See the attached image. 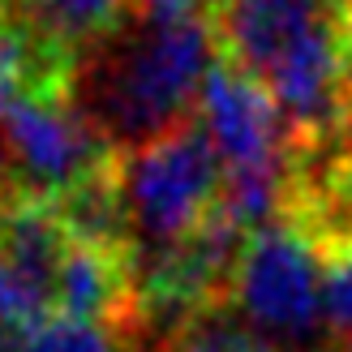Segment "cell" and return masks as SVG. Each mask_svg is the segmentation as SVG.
<instances>
[{
    "label": "cell",
    "mask_w": 352,
    "mask_h": 352,
    "mask_svg": "<svg viewBox=\"0 0 352 352\" xmlns=\"http://www.w3.org/2000/svg\"><path fill=\"white\" fill-rule=\"evenodd\" d=\"M215 69V30L193 13L138 5L82 47L65 99L112 155H129L193 120L202 82Z\"/></svg>",
    "instance_id": "obj_1"
},
{
    "label": "cell",
    "mask_w": 352,
    "mask_h": 352,
    "mask_svg": "<svg viewBox=\"0 0 352 352\" xmlns=\"http://www.w3.org/2000/svg\"><path fill=\"white\" fill-rule=\"evenodd\" d=\"M116 189L129 223V258L164 254L210 219L223 168L198 120L129 155H116Z\"/></svg>",
    "instance_id": "obj_2"
},
{
    "label": "cell",
    "mask_w": 352,
    "mask_h": 352,
    "mask_svg": "<svg viewBox=\"0 0 352 352\" xmlns=\"http://www.w3.org/2000/svg\"><path fill=\"white\" fill-rule=\"evenodd\" d=\"M228 301L275 348H305L322 331V250L305 223L275 219L245 236Z\"/></svg>",
    "instance_id": "obj_3"
},
{
    "label": "cell",
    "mask_w": 352,
    "mask_h": 352,
    "mask_svg": "<svg viewBox=\"0 0 352 352\" xmlns=\"http://www.w3.org/2000/svg\"><path fill=\"white\" fill-rule=\"evenodd\" d=\"M0 181L56 202L112 160V151L69 108L65 91H26L0 125Z\"/></svg>",
    "instance_id": "obj_4"
},
{
    "label": "cell",
    "mask_w": 352,
    "mask_h": 352,
    "mask_svg": "<svg viewBox=\"0 0 352 352\" xmlns=\"http://www.w3.org/2000/svg\"><path fill=\"white\" fill-rule=\"evenodd\" d=\"M198 129L228 172L288 168V125L267 86L232 65H215L198 95Z\"/></svg>",
    "instance_id": "obj_5"
},
{
    "label": "cell",
    "mask_w": 352,
    "mask_h": 352,
    "mask_svg": "<svg viewBox=\"0 0 352 352\" xmlns=\"http://www.w3.org/2000/svg\"><path fill=\"white\" fill-rule=\"evenodd\" d=\"M52 305H56V314H69V318L133 331L138 327V296H133L129 254L99 250V245L69 236L56 279H52Z\"/></svg>",
    "instance_id": "obj_6"
},
{
    "label": "cell",
    "mask_w": 352,
    "mask_h": 352,
    "mask_svg": "<svg viewBox=\"0 0 352 352\" xmlns=\"http://www.w3.org/2000/svg\"><path fill=\"white\" fill-rule=\"evenodd\" d=\"M138 0H13L5 9L47 56L74 65L82 47L108 34Z\"/></svg>",
    "instance_id": "obj_7"
},
{
    "label": "cell",
    "mask_w": 352,
    "mask_h": 352,
    "mask_svg": "<svg viewBox=\"0 0 352 352\" xmlns=\"http://www.w3.org/2000/svg\"><path fill=\"white\" fill-rule=\"evenodd\" d=\"M168 352H279L241 318L232 305H210L176 331Z\"/></svg>",
    "instance_id": "obj_8"
},
{
    "label": "cell",
    "mask_w": 352,
    "mask_h": 352,
    "mask_svg": "<svg viewBox=\"0 0 352 352\" xmlns=\"http://www.w3.org/2000/svg\"><path fill=\"white\" fill-rule=\"evenodd\" d=\"M120 336L125 331H116V327L52 314V318L34 322L22 336V352H125Z\"/></svg>",
    "instance_id": "obj_9"
},
{
    "label": "cell",
    "mask_w": 352,
    "mask_h": 352,
    "mask_svg": "<svg viewBox=\"0 0 352 352\" xmlns=\"http://www.w3.org/2000/svg\"><path fill=\"white\" fill-rule=\"evenodd\" d=\"M322 327L352 352V241L322 254Z\"/></svg>",
    "instance_id": "obj_10"
},
{
    "label": "cell",
    "mask_w": 352,
    "mask_h": 352,
    "mask_svg": "<svg viewBox=\"0 0 352 352\" xmlns=\"http://www.w3.org/2000/svg\"><path fill=\"white\" fill-rule=\"evenodd\" d=\"M142 5L151 9H160V13H193V17H202V9L215 13L219 0H142Z\"/></svg>",
    "instance_id": "obj_11"
},
{
    "label": "cell",
    "mask_w": 352,
    "mask_h": 352,
    "mask_svg": "<svg viewBox=\"0 0 352 352\" xmlns=\"http://www.w3.org/2000/svg\"><path fill=\"white\" fill-rule=\"evenodd\" d=\"M26 91H22V82H17V74H9L5 65H0V125H5V116H9V108L17 99H22Z\"/></svg>",
    "instance_id": "obj_12"
},
{
    "label": "cell",
    "mask_w": 352,
    "mask_h": 352,
    "mask_svg": "<svg viewBox=\"0 0 352 352\" xmlns=\"http://www.w3.org/2000/svg\"><path fill=\"white\" fill-rule=\"evenodd\" d=\"M336 206H340V215H344V245H348L352 241V164L344 168V185H340Z\"/></svg>",
    "instance_id": "obj_13"
},
{
    "label": "cell",
    "mask_w": 352,
    "mask_h": 352,
    "mask_svg": "<svg viewBox=\"0 0 352 352\" xmlns=\"http://www.w3.org/2000/svg\"><path fill=\"white\" fill-rule=\"evenodd\" d=\"M9 5H13V0H0V13H5V9H9Z\"/></svg>",
    "instance_id": "obj_14"
}]
</instances>
